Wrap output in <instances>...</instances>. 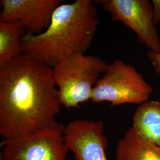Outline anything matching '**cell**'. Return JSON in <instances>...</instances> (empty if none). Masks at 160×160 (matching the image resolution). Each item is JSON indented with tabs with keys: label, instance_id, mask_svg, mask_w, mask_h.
<instances>
[{
	"label": "cell",
	"instance_id": "1",
	"mask_svg": "<svg viewBox=\"0 0 160 160\" xmlns=\"http://www.w3.org/2000/svg\"><path fill=\"white\" fill-rule=\"evenodd\" d=\"M61 104L52 68L22 54L0 67V135L20 137L56 126Z\"/></svg>",
	"mask_w": 160,
	"mask_h": 160
},
{
	"label": "cell",
	"instance_id": "2",
	"mask_svg": "<svg viewBox=\"0 0 160 160\" xmlns=\"http://www.w3.org/2000/svg\"><path fill=\"white\" fill-rule=\"evenodd\" d=\"M97 12L94 1L61 4L55 10L46 30L40 34L24 35L23 54L52 68L67 58L85 53L97 32Z\"/></svg>",
	"mask_w": 160,
	"mask_h": 160
},
{
	"label": "cell",
	"instance_id": "3",
	"mask_svg": "<svg viewBox=\"0 0 160 160\" xmlns=\"http://www.w3.org/2000/svg\"><path fill=\"white\" fill-rule=\"evenodd\" d=\"M108 66L101 58L82 53L58 62L52 70L61 105L68 109L78 108L91 100L93 88Z\"/></svg>",
	"mask_w": 160,
	"mask_h": 160
},
{
	"label": "cell",
	"instance_id": "4",
	"mask_svg": "<svg viewBox=\"0 0 160 160\" xmlns=\"http://www.w3.org/2000/svg\"><path fill=\"white\" fill-rule=\"evenodd\" d=\"M152 88L137 69L116 59L108 64L103 77L97 81L92 92L93 103L109 102L111 106L142 104L147 102Z\"/></svg>",
	"mask_w": 160,
	"mask_h": 160
},
{
	"label": "cell",
	"instance_id": "5",
	"mask_svg": "<svg viewBox=\"0 0 160 160\" xmlns=\"http://www.w3.org/2000/svg\"><path fill=\"white\" fill-rule=\"evenodd\" d=\"M64 126L42 129L20 137L3 139L0 160H68Z\"/></svg>",
	"mask_w": 160,
	"mask_h": 160
},
{
	"label": "cell",
	"instance_id": "6",
	"mask_svg": "<svg viewBox=\"0 0 160 160\" xmlns=\"http://www.w3.org/2000/svg\"><path fill=\"white\" fill-rule=\"evenodd\" d=\"M109 12L113 21L123 23L150 51L160 52V39L154 21L153 6L148 0L94 1Z\"/></svg>",
	"mask_w": 160,
	"mask_h": 160
},
{
	"label": "cell",
	"instance_id": "7",
	"mask_svg": "<svg viewBox=\"0 0 160 160\" xmlns=\"http://www.w3.org/2000/svg\"><path fill=\"white\" fill-rule=\"evenodd\" d=\"M63 137L75 160H108L103 121L72 120L64 126Z\"/></svg>",
	"mask_w": 160,
	"mask_h": 160
},
{
	"label": "cell",
	"instance_id": "8",
	"mask_svg": "<svg viewBox=\"0 0 160 160\" xmlns=\"http://www.w3.org/2000/svg\"><path fill=\"white\" fill-rule=\"evenodd\" d=\"M61 0H1L0 21L20 22L26 34H39L50 25Z\"/></svg>",
	"mask_w": 160,
	"mask_h": 160
},
{
	"label": "cell",
	"instance_id": "9",
	"mask_svg": "<svg viewBox=\"0 0 160 160\" xmlns=\"http://www.w3.org/2000/svg\"><path fill=\"white\" fill-rule=\"evenodd\" d=\"M115 160H160V147L143 139L131 128L118 142Z\"/></svg>",
	"mask_w": 160,
	"mask_h": 160
},
{
	"label": "cell",
	"instance_id": "10",
	"mask_svg": "<svg viewBox=\"0 0 160 160\" xmlns=\"http://www.w3.org/2000/svg\"><path fill=\"white\" fill-rule=\"evenodd\" d=\"M132 128L143 139L160 147V102L141 104L133 116Z\"/></svg>",
	"mask_w": 160,
	"mask_h": 160
},
{
	"label": "cell",
	"instance_id": "11",
	"mask_svg": "<svg viewBox=\"0 0 160 160\" xmlns=\"http://www.w3.org/2000/svg\"><path fill=\"white\" fill-rule=\"evenodd\" d=\"M26 32L20 22L0 21V67L23 54V38Z\"/></svg>",
	"mask_w": 160,
	"mask_h": 160
},
{
	"label": "cell",
	"instance_id": "12",
	"mask_svg": "<svg viewBox=\"0 0 160 160\" xmlns=\"http://www.w3.org/2000/svg\"><path fill=\"white\" fill-rule=\"evenodd\" d=\"M148 57L151 62L155 71L160 74V52L155 53L149 51L148 53Z\"/></svg>",
	"mask_w": 160,
	"mask_h": 160
},
{
	"label": "cell",
	"instance_id": "13",
	"mask_svg": "<svg viewBox=\"0 0 160 160\" xmlns=\"http://www.w3.org/2000/svg\"><path fill=\"white\" fill-rule=\"evenodd\" d=\"M154 12V21L155 24L160 22V0L152 1Z\"/></svg>",
	"mask_w": 160,
	"mask_h": 160
}]
</instances>
